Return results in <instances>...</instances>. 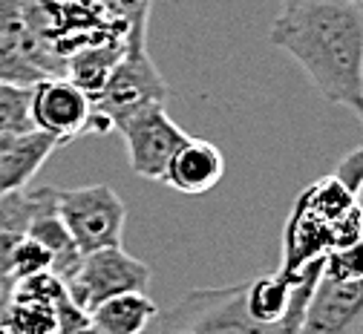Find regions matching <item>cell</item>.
I'll return each mask as SVG.
<instances>
[{
    "label": "cell",
    "instance_id": "obj_1",
    "mask_svg": "<svg viewBox=\"0 0 363 334\" xmlns=\"http://www.w3.org/2000/svg\"><path fill=\"white\" fill-rule=\"evenodd\" d=\"M268 40L323 92L363 121V6L352 0H283Z\"/></svg>",
    "mask_w": 363,
    "mask_h": 334
},
{
    "label": "cell",
    "instance_id": "obj_2",
    "mask_svg": "<svg viewBox=\"0 0 363 334\" xmlns=\"http://www.w3.org/2000/svg\"><path fill=\"white\" fill-rule=\"evenodd\" d=\"M147 21L150 18L130 23L124 38V55L113 67L101 92L93 99L96 133L116 130L135 113L167 101V84L147 52Z\"/></svg>",
    "mask_w": 363,
    "mask_h": 334
},
{
    "label": "cell",
    "instance_id": "obj_3",
    "mask_svg": "<svg viewBox=\"0 0 363 334\" xmlns=\"http://www.w3.org/2000/svg\"><path fill=\"white\" fill-rule=\"evenodd\" d=\"M55 208L81 254L121 248L127 208L110 184L55 190Z\"/></svg>",
    "mask_w": 363,
    "mask_h": 334
},
{
    "label": "cell",
    "instance_id": "obj_4",
    "mask_svg": "<svg viewBox=\"0 0 363 334\" xmlns=\"http://www.w3.org/2000/svg\"><path fill=\"white\" fill-rule=\"evenodd\" d=\"M159 334H280L254 323L245 311V282L199 289L182 297L162 320Z\"/></svg>",
    "mask_w": 363,
    "mask_h": 334
},
{
    "label": "cell",
    "instance_id": "obj_5",
    "mask_svg": "<svg viewBox=\"0 0 363 334\" xmlns=\"http://www.w3.org/2000/svg\"><path fill=\"white\" fill-rule=\"evenodd\" d=\"M150 268L130 257L121 248H101L93 254H84L78 271L64 282L69 300L89 314L110 297L130 294V291H147Z\"/></svg>",
    "mask_w": 363,
    "mask_h": 334
},
{
    "label": "cell",
    "instance_id": "obj_6",
    "mask_svg": "<svg viewBox=\"0 0 363 334\" xmlns=\"http://www.w3.org/2000/svg\"><path fill=\"white\" fill-rule=\"evenodd\" d=\"M127 145L130 170L142 179L162 182L164 167L176 156V150L191 138L164 110V104H153L142 113H135L124 124L116 127Z\"/></svg>",
    "mask_w": 363,
    "mask_h": 334
},
{
    "label": "cell",
    "instance_id": "obj_7",
    "mask_svg": "<svg viewBox=\"0 0 363 334\" xmlns=\"http://www.w3.org/2000/svg\"><path fill=\"white\" fill-rule=\"evenodd\" d=\"M32 124L61 145L84 133H96L93 99L64 75L43 78L32 87Z\"/></svg>",
    "mask_w": 363,
    "mask_h": 334
},
{
    "label": "cell",
    "instance_id": "obj_8",
    "mask_svg": "<svg viewBox=\"0 0 363 334\" xmlns=\"http://www.w3.org/2000/svg\"><path fill=\"white\" fill-rule=\"evenodd\" d=\"M294 334H363V279H323L306 306Z\"/></svg>",
    "mask_w": 363,
    "mask_h": 334
},
{
    "label": "cell",
    "instance_id": "obj_9",
    "mask_svg": "<svg viewBox=\"0 0 363 334\" xmlns=\"http://www.w3.org/2000/svg\"><path fill=\"white\" fill-rule=\"evenodd\" d=\"M225 176V156L205 138H188L164 167L162 182L179 194L202 196L213 190Z\"/></svg>",
    "mask_w": 363,
    "mask_h": 334
},
{
    "label": "cell",
    "instance_id": "obj_10",
    "mask_svg": "<svg viewBox=\"0 0 363 334\" xmlns=\"http://www.w3.org/2000/svg\"><path fill=\"white\" fill-rule=\"evenodd\" d=\"M32 196H35V213H32V222H29L26 236H32L35 243H40L43 248L50 251V257H52V274L67 282L78 271L84 254L78 251L75 240L69 236L67 225L58 216L55 187H38V190H32Z\"/></svg>",
    "mask_w": 363,
    "mask_h": 334
},
{
    "label": "cell",
    "instance_id": "obj_11",
    "mask_svg": "<svg viewBox=\"0 0 363 334\" xmlns=\"http://www.w3.org/2000/svg\"><path fill=\"white\" fill-rule=\"evenodd\" d=\"M58 147H61V141L40 130L15 135L6 153L0 156V196L15 194V190H26V184L35 179V173Z\"/></svg>",
    "mask_w": 363,
    "mask_h": 334
},
{
    "label": "cell",
    "instance_id": "obj_12",
    "mask_svg": "<svg viewBox=\"0 0 363 334\" xmlns=\"http://www.w3.org/2000/svg\"><path fill=\"white\" fill-rule=\"evenodd\" d=\"M291 291H294V279H289L280 271L245 282L248 317L265 328H277L280 334H286V320L291 311Z\"/></svg>",
    "mask_w": 363,
    "mask_h": 334
},
{
    "label": "cell",
    "instance_id": "obj_13",
    "mask_svg": "<svg viewBox=\"0 0 363 334\" xmlns=\"http://www.w3.org/2000/svg\"><path fill=\"white\" fill-rule=\"evenodd\" d=\"M159 308L145 291H130L104 300L89 311V325L99 334H142L153 320Z\"/></svg>",
    "mask_w": 363,
    "mask_h": 334
},
{
    "label": "cell",
    "instance_id": "obj_14",
    "mask_svg": "<svg viewBox=\"0 0 363 334\" xmlns=\"http://www.w3.org/2000/svg\"><path fill=\"white\" fill-rule=\"evenodd\" d=\"M124 38L127 35H118V38H110L104 43L84 46V50L72 52L64 64V78H69L75 87H81L89 99H96L101 92V87L107 84L113 67L124 55Z\"/></svg>",
    "mask_w": 363,
    "mask_h": 334
},
{
    "label": "cell",
    "instance_id": "obj_15",
    "mask_svg": "<svg viewBox=\"0 0 363 334\" xmlns=\"http://www.w3.org/2000/svg\"><path fill=\"white\" fill-rule=\"evenodd\" d=\"M32 213H35L32 190H15V194L0 196V277H9V257L15 245L26 236Z\"/></svg>",
    "mask_w": 363,
    "mask_h": 334
},
{
    "label": "cell",
    "instance_id": "obj_16",
    "mask_svg": "<svg viewBox=\"0 0 363 334\" xmlns=\"http://www.w3.org/2000/svg\"><path fill=\"white\" fill-rule=\"evenodd\" d=\"M55 331H58V308L47 303L12 300L4 314V334H55Z\"/></svg>",
    "mask_w": 363,
    "mask_h": 334
},
{
    "label": "cell",
    "instance_id": "obj_17",
    "mask_svg": "<svg viewBox=\"0 0 363 334\" xmlns=\"http://www.w3.org/2000/svg\"><path fill=\"white\" fill-rule=\"evenodd\" d=\"M32 124V87L0 84V133H29Z\"/></svg>",
    "mask_w": 363,
    "mask_h": 334
},
{
    "label": "cell",
    "instance_id": "obj_18",
    "mask_svg": "<svg viewBox=\"0 0 363 334\" xmlns=\"http://www.w3.org/2000/svg\"><path fill=\"white\" fill-rule=\"evenodd\" d=\"M43 75L18 46L0 35V84H15V87H35L38 81H43Z\"/></svg>",
    "mask_w": 363,
    "mask_h": 334
},
{
    "label": "cell",
    "instance_id": "obj_19",
    "mask_svg": "<svg viewBox=\"0 0 363 334\" xmlns=\"http://www.w3.org/2000/svg\"><path fill=\"white\" fill-rule=\"evenodd\" d=\"M323 279L335 282H357L363 279V236L343 248H335L323 260Z\"/></svg>",
    "mask_w": 363,
    "mask_h": 334
},
{
    "label": "cell",
    "instance_id": "obj_20",
    "mask_svg": "<svg viewBox=\"0 0 363 334\" xmlns=\"http://www.w3.org/2000/svg\"><path fill=\"white\" fill-rule=\"evenodd\" d=\"M43 271H52L50 251L40 243H35L32 236H23V240L15 245L12 257H9V277L18 282V279H26V277H35V274H43Z\"/></svg>",
    "mask_w": 363,
    "mask_h": 334
},
{
    "label": "cell",
    "instance_id": "obj_21",
    "mask_svg": "<svg viewBox=\"0 0 363 334\" xmlns=\"http://www.w3.org/2000/svg\"><path fill=\"white\" fill-rule=\"evenodd\" d=\"M55 334H99V331L89 325V317L72 300H67L58 306V331Z\"/></svg>",
    "mask_w": 363,
    "mask_h": 334
},
{
    "label": "cell",
    "instance_id": "obj_22",
    "mask_svg": "<svg viewBox=\"0 0 363 334\" xmlns=\"http://www.w3.org/2000/svg\"><path fill=\"white\" fill-rule=\"evenodd\" d=\"M335 176L352 190V194L360 196V190H363V145L357 150H352L335 170Z\"/></svg>",
    "mask_w": 363,
    "mask_h": 334
},
{
    "label": "cell",
    "instance_id": "obj_23",
    "mask_svg": "<svg viewBox=\"0 0 363 334\" xmlns=\"http://www.w3.org/2000/svg\"><path fill=\"white\" fill-rule=\"evenodd\" d=\"M21 135V133H18ZM12 138H15V133H0V156L6 153V147L12 145Z\"/></svg>",
    "mask_w": 363,
    "mask_h": 334
},
{
    "label": "cell",
    "instance_id": "obj_24",
    "mask_svg": "<svg viewBox=\"0 0 363 334\" xmlns=\"http://www.w3.org/2000/svg\"><path fill=\"white\" fill-rule=\"evenodd\" d=\"M352 4H357V6H363V0H352Z\"/></svg>",
    "mask_w": 363,
    "mask_h": 334
},
{
    "label": "cell",
    "instance_id": "obj_25",
    "mask_svg": "<svg viewBox=\"0 0 363 334\" xmlns=\"http://www.w3.org/2000/svg\"><path fill=\"white\" fill-rule=\"evenodd\" d=\"M96 4H101V0H96Z\"/></svg>",
    "mask_w": 363,
    "mask_h": 334
}]
</instances>
